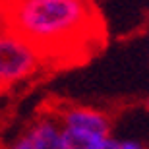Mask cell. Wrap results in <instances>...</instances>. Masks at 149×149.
Listing matches in <instances>:
<instances>
[{"instance_id": "6da1fadb", "label": "cell", "mask_w": 149, "mask_h": 149, "mask_svg": "<svg viewBox=\"0 0 149 149\" xmlns=\"http://www.w3.org/2000/svg\"><path fill=\"white\" fill-rule=\"evenodd\" d=\"M0 25L27 45L45 68L83 64L107 39L95 0H0Z\"/></svg>"}, {"instance_id": "7a4b0ae2", "label": "cell", "mask_w": 149, "mask_h": 149, "mask_svg": "<svg viewBox=\"0 0 149 149\" xmlns=\"http://www.w3.org/2000/svg\"><path fill=\"white\" fill-rule=\"evenodd\" d=\"M41 70H45L41 58L0 25V91L33 77Z\"/></svg>"}, {"instance_id": "3957f363", "label": "cell", "mask_w": 149, "mask_h": 149, "mask_svg": "<svg viewBox=\"0 0 149 149\" xmlns=\"http://www.w3.org/2000/svg\"><path fill=\"white\" fill-rule=\"evenodd\" d=\"M56 120L62 128H70L77 132L95 134V136H109L111 134V120L103 111H97L93 107L70 105L64 107Z\"/></svg>"}, {"instance_id": "277c9868", "label": "cell", "mask_w": 149, "mask_h": 149, "mask_svg": "<svg viewBox=\"0 0 149 149\" xmlns=\"http://www.w3.org/2000/svg\"><path fill=\"white\" fill-rule=\"evenodd\" d=\"M58 120L45 116L29 124L14 141H10L8 149H58Z\"/></svg>"}, {"instance_id": "5b68a950", "label": "cell", "mask_w": 149, "mask_h": 149, "mask_svg": "<svg viewBox=\"0 0 149 149\" xmlns=\"http://www.w3.org/2000/svg\"><path fill=\"white\" fill-rule=\"evenodd\" d=\"M105 136H95V134H85L70 130V128L60 126V136H58V149H95Z\"/></svg>"}, {"instance_id": "8992f818", "label": "cell", "mask_w": 149, "mask_h": 149, "mask_svg": "<svg viewBox=\"0 0 149 149\" xmlns=\"http://www.w3.org/2000/svg\"><path fill=\"white\" fill-rule=\"evenodd\" d=\"M95 149H145L143 143H139L138 139H124V138H114V136H105Z\"/></svg>"}]
</instances>
